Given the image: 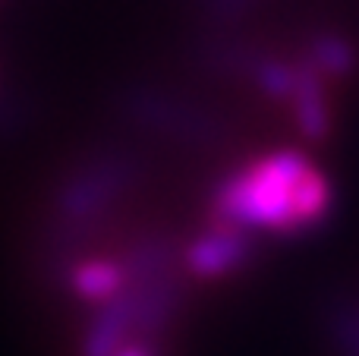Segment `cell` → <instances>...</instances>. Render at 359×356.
<instances>
[{
	"instance_id": "obj_1",
	"label": "cell",
	"mask_w": 359,
	"mask_h": 356,
	"mask_svg": "<svg viewBox=\"0 0 359 356\" xmlns=\"http://www.w3.org/2000/svg\"><path fill=\"white\" fill-rule=\"evenodd\" d=\"M334 205L331 177L303 149H271L230 170L211 189V218L249 233L299 237L325 224Z\"/></svg>"
},
{
	"instance_id": "obj_2",
	"label": "cell",
	"mask_w": 359,
	"mask_h": 356,
	"mask_svg": "<svg viewBox=\"0 0 359 356\" xmlns=\"http://www.w3.org/2000/svg\"><path fill=\"white\" fill-rule=\"evenodd\" d=\"M255 256V240L249 231L221 221H208L198 237L183 246V271L196 281H224L249 268Z\"/></svg>"
},
{
	"instance_id": "obj_3",
	"label": "cell",
	"mask_w": 359,
	"mask_h": 356,
	"mask_svg": "<svg viewBox=\"0 0 359 356\" xmlns=\"http://www.w3.org/2000/svg\"><path fill=\"white\" fill-rule=\"evenodd\" d=\"M331 82L312 67L306 57H299V76H297V88H293L287 111H290L293 130L303 142L309 145H322L331 139L334 130V107H331Z\"/></svg>"
},
{
	"instance_id": "obj_4",
	"label": "cell",
	"mask_w": 359,
	"mask_h": 356,
	"mask_svg": "<svg viewBox=\"0 0 359 356\" xmlns=\"http://www.w3.org/2000/svg\"><path fill=\"white\" fill-rule=\"evenodd\" d=\"M126 180V170L120 161H107V164H95V167L76 174L73 180L67 183L60 196V212L73 221H82L88 214L101 212L114 196L120 193Z\"/></svg>"
},
{
	"instance_id": "obj_5",
	"label": "cell",
	"mask_w": 359,
	"mask_h": 356,
	"mask_svg": "<svg viewBox=\"0 0 359 356\" xmlns=\"http://www.w3.org/2000/svg\"><path fill=\"white\" fill-rule=\"evenodd\" d=\"M133 284V271L123 259L111 256H88L73 265L69 271V287L82 303L104 306L114 296H120Z\"/></svg>"
},
{
	"instance_id": "obj_6",
	"label": "cell",
	"mask_w": 359,
	"mask_h": 356,
	"mask_svg": "<svg viewBox=\"0 0 359 356\" xmlns=\"http://www.w3.org/2000/svg\"><path fill=\"white\" fill-rule=\"evenodd\" d=\"M306 60L318 69L328 82H344L356 73L359 67V50L356 44L350 41L341 32H316L306 44Z\"/></svg>"
},
{
	"instance_id": "obj_7",
	"label": "cell",
	"mask_w": 359,
	"mask_h": 356,
	"mask_svg": "<svg viewBox=\"0 0 359 356\" xmlns=\"http://www.w3.org/2000/svg\"><path fill=\"white\" fill-rule=\"evenodd\" d=\"M299 76V60H284V57H259L252 63V82L265 98L287 104L297 88Z\"/></svg>"
},
{
	"instance_id": "obj_8",
	"label": "cell",
	"mask_w": 359,
	"mask_h": 356,
	"mask_svg": "<svg viewBox=\"0 0 359 356\" xmlns=\"http://www.w3.org/2000/svg\"><path fill=\"white\" fill-rule=\"evenodd\" d=\"M114 356H155V344L149 338H130L123 347H117Z\"/></svg>"
}]
</instances>
